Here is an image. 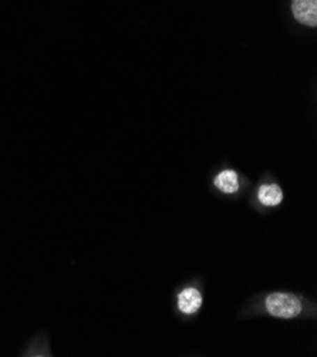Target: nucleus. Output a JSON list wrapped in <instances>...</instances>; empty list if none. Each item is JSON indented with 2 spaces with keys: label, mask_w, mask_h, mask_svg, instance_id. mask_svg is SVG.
Wrapping results in <instances>:
<instances>
[{
  "label": "nucleus",
  "mask_w": 317,
  "mask_h": 357,
  "mask_svg": "<svg viewBox=\"0 0 317 357\" xmlns=\"http://www.w3.org/2000/svg\"><path fill=\"white\" fill-rule=\"evenodd\" d=\"M215 184L222 192L233 194L239 190V178L235 171H224L217 176Z\"/></svg>",
  "instance_id": "20e7f679"
},
{
  "label": "nucleus",
  "mask_w": 317,
  "mask_h": 357,
  "mask_svg": "<svg viewBox=\"0 0 317 357\" xmlns=\"http://www.w3.org/2000/svg\"><path fill=\"white\" fill-rule=\"evenodd\" d=\"M292 12L302 24L311 27L317 24V0H292Z\"/></svg>",
  "instance_id": "f03ea898"
},
{
  "label": "nucleus",
  "mask_w": 317,
  "mask_h": 357,
  "mask_svg": "<svg viewBox=\"0 0 317 357\" xmlns=\"http://www.w3.org/2000/svg\"><path fill=\"white\" fill-rule=\"evenodd\" d=\"M266 309L276 317L291 319L302 312L300 301L289 294H273L266 299Z\"/></svg>",
  "instance_id": "f257e3e1"
},
{
  "label": "nucleus",
  "mask_w": 317,
  "mask_h": 357,
  "mask_svg": "<svg viewBox=\"0 0 317 357\" xmlns=\"http://www.w3.org/2000/svg\"><path fill=\"white\" fill-rule=\"evenodd\" d=\"M201 305H202V296L194 288L185 289L178 298V306H180L181 312H184L187 314H192V313L198 312Z\"/></svg>",
  "instance_id": "7ed1b4c3"
},
{
  "label": "nucleus",
  "mask_w": 317,
  "mask_h": 357,
  "mask_svg": "<svg viewBox=\"0 0 317 357\" xmlns=\"http://www.w3.org/2000/svg\"><path fill=\"white\" fill-rule=\"evenodd\" d=\"M281 199H284V194H281V190L277 185L270 184V185H262L259 188V201L263 205L275 206V205H279Z\"/></svg>",
  "instance_id": "39448f33"
}]
</instances>
